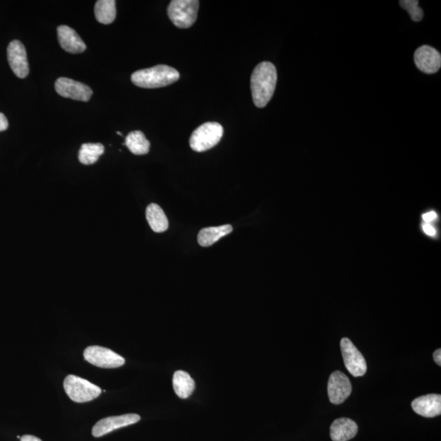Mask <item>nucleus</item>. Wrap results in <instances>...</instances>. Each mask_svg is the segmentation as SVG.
Masks as SVG:
<instances>
[{"mask_svg": "<svg viewBox=\"0 0 441 441\" xmlns=\"http://www.w3.org/2000/svg\"><path fill=\"white\" fill-rule=\"evenodd\" d=\"M277 71L272 63L263 62L255 67L251 76L252 101L259 108L268 104L275 93Z\"/></svg>", "mask_w": 441, "mask_h": 441, "instance_id": "f257e3e1", "label": "nucleus"}, {"mask_svg": "<svg viewBox=\"0 0 441 441\" xmlns=\"http://www.w3.org/2000/svg\"><path fill=\"white\" fill-rule=\"evenodd\" d=\"M180 78L179 72L166 65H158L140 70L131 76L132 84L143 88H158L168 86Z\"/></svg>", "mask_w": 441, "mask_h": 441, "instance_id": "f03ea898", "label": "nucleus"}, {"mask_svg": "<svg viewBox=\"0 0 441 441\" xmlns=\"http://www.w3.org/2000/svg\"><path fill=\"white\" fill-rule=\"evenodd\" d=\"M224 135V128L220 123L208 122L202 124L193 132L190 139V145L196 152H204L215 147Z\"/></svg>", "mask_w": 441, "mask_h": 441, "instance_id": "7ed1b4c3", "label": "nucleus"}, {"mask_svg": "<svg viewBox=\"0 0 441 441\" xmlns=\"http://www.w3.org/2000/svg\"><path fill=\"white\" fill-rule=\"evenodd\" d=\"M70 399L76 403H85L100 396L102 390L97 385L75 375H68L63 383Z\"/></svg>", "mask_w": 441, "mask_h": 441, "instance_id": "20e7f679", "label": "nucleus"}, {"mask_svg": "<svg viewBox=\"0 0 441 441\" xmlns=\"http://www.w3.org/2000/svg\"><path fill=\"white\" fill-rule=\"evenodd\" d=\"M199 6L197 0H173L168 7L169 18L175 27L189 28L195 23Z\"/></svg>", "mask_w": 441, "mask_h": 441, "instance_id": "39448f33", "label": "nucleus"}, {"mask_svg": "<svg viewBox=\"0 0 441 441\" xmlns=\"http://www.w3.org/2000/svg\"><path fill=\"white\" fill-rule=\"evenodd\" d=\"M85 361L97 367L105 369H114L121 367L126 363V359L110 349L99 346H90L84 350Z\"/></svg>", "mask_w": 441, "mask_h": 441, "instance_id": "423d86ee", "label": "nucleus"}, {"mask_svg": "<svg viewBox=\"0 0 441 441\" xmlns=\"http://www.w3.org/2000/svg\"><path fill=\"white\" fill-rule=\"evenodd\" d=\"M340 346L345 366L350 374L355 378L365 375L367 371L366 359L355 348L353 342L349 338L344 337L342 338Z\"/></svg>", "mask_w": 441, "mask_h": 441, "instance_id": "0eeeda50", "label": "nucleus"}, {"mask_svg": "<svg viewBox=\"0 0 441 441\" xmlns=\"http://www.w3.org/2000/svg\"><path fill=\"white\" fill-rule=\"evenodd\" d=\"M55 89L60 96L76 101L88 102L93 95V90L88 85L66 77L56 81Z\"/></svg>", "mask_w": 441, "mask_h": 441, "instance_id": "6e6552de", "label": "nucleus"}, {"mask_svg": "<svg viewBox=\"0 0 441 441\" xmlns=\"http://www.w3.org/2000/svg\"><path fill=\"white\" fill-rule=\"evenodd\" d=\"M352 391V383L348 377L340 371L333 372L328 383L329 398L331 403L333 405L344 403Z\"/></svg>", "mask_w": 441, "mask_h": 441, "instance_id": "1a4fd4ad", "label": "nucleus"}, {"mask_svg": "<svg viewBox=\"0 0 441 441\" xmlns=\"http://www.w3.org/2000/svg\"><path fill=\"white\" fill-rule=\"evenodd\" d=\"M141 417L139 414H128L121 416L108 417L98 421L93 427L92 433L94 438H101L110 432L124 427L139 422Z\"/></svg>", "mask_w": 441, "mask_h": 441, "instance_id": "9d476101", "label": "nucleus"}, {"mask_svg": "<svg viewBox=\"0 0 441 441\" xmlns=\"http://www.w3.org/2000/svg\"><path fill=\"white\" fill-rule=\"evenodd\" d=\"M7 52L8 63L12 71L19 78H25L29 69L27 51L23 43L19 40L12 41L8 47Z\"/></svg>", "mask_w": 441, "mask_h": 441, "instance_id": "9b49d317", "label": "nucleus"}, {"mask_svg": "<svg viewBox=\"0 0 441 441\" xmlns=\"http://www.w3.org/2000/svg\"><path fill=\"white\" fill-rule=\"evenodd\" d=\"M417 67L426 74H435L441 67V55L429 45H422L414 53Z\"/></svg>", "mask_w": 441, "mask_h": 441, "instance_id": "f8f14e48", "label": "nucleus"}, {"mask_svg": "<svg viewBox=\"0 0 441 441\" xmlns=\"http://www.w3.org/2000/svg\"><path fill=\"white\" fill-rule=\"evenodd\" d=\"M58 38L62 48L70 53H82L86 50V45L75 29L67 25L58 27Z\"/></svg>", "mask_w": 441, "mask_h": 441, "instance_id": "ddd939ff", "label": "nucleus"}, {"mask_svg": "<svg viewBox=\"0 0 441 441\" xmlns=\"http://www.w3.org/2000/svg\"><path fill=\"white\" fill-rule=\"evenodd\" d=\"M414 412L425 418H434L441 414V396L430 394L416 398L411 404Z\"/></svg>", "mask_w": 441, "mask_h": 441, "instance_id": "4468645a", "label": "nucleus"}, {"mask_svg": "<svg viewBox=\"0 0 441 441\" xmlns=\"http://www.w3.org/2000/svg\"><path fill=\"white\" fill-rule=\"evenodd\" d=\"M357 432V424L350 418L336 419L331 427V436L333 441H348L354 438Z\"/></svg>", "mask_w": 441, "mask_h": 441, "instance_id": "2eb2a0df", "label": "nucleus"}, {"mask_svg": "<svg viewBox=\"0 0 441 441\" xmlns=\"http://www.w3.org/2000/svg\"><path fill=\"white\" fill-rule=\"evenodd\" d=\"M233 230V226L224 225L213 226L201 230L198 235V242L202 247H209L217 242L222 237L229 235Z\"/></svg>", "mask_w": 441, "mask_h": 441, "instance_id": "dca6fc26", "label": "nucleus"}, {"mask_svg": "<svg viewBox=\"0 0 441 441\" xmlns=\"http://www.w3.org/2000/svg\"><path fill=\"white\" fill-rule=\"evenodd\" d=\"M173 385L175 393L181 399H187L195 388V383L193 379L188 372L178 370L174 372Z\"/></svg>", "mask_w": 441, "mask_h": 441, "instance_id": "f3484780", "label": "nucleus"}, {"mask_svg": "<svg viewBox=\"0 0 441 441\" xmlns=\"http://www.w3.org/2000/svg\"><path fill=\"white\" fill-rule=\"evenodd\" d=\"M151 228L156 233H165L169 228V220L164 211L156 204H151L145 212Z\"/></svg>", "mask_w": 441, "mask_h": 441, "instance_id": "a211bd4d", "label": "nucleus"}, {"mask_svg": "<svg viewBox=\"0 0 441 441\" xmlns=\"http://www.w3.org/2000/svg\"><path fill=\"white\" fill-rule=\"evenodd\" d=\"M117 2L114 0H98L94 8V14L98 23L109 25L117 18Z\"/></svg>", "mask_w": 441, "mask_h": 441, "instance_id": "6ab92c4d", "label": "nucleus"}, {"mask_svg": "<svg viewBox=\"0 0 441 441\" xmlns=\"http://www.w3.org/2000/svg\"><path fill=\"white\" fill-rule=\"evenodd\" d=\"M123 145H126L128 149L136 156L145 155L149 152L151 147L150 141L141 131H134L128 134Z\"/></svg>", "mask_w": 441, "mask_h": 441, "instance_id": "aec40b11", "label": "nucleus"}, {"mask_svg": "<svg viewBox=\"0 0 441 441\" xmlns=\"http://www.w3.org/2000/svg\"><path fill=\"white\" fill-rule=\"evenodd\" d=\"M104 152V145L101 143H84L79 152V160L85 165L95 164Z\"/></svg>", "mask_w": 441, "mask_h": 441, "instance_id": "412c9836", "label": "nucleus"}, {"mask_svg": "<svg viewBox=\"0 0 441 441\" xmlns=\"http://www.w3.org/2000/svg\"><path fill=\"white\" fill-rule=\"evenodd\" d=\"M400 5L409 12L411 19L420 21L423 19V11L418 7V0H401Z\"/></svg>", "mask_w": 441, "mask_h": 441, "instance_id": "4be33fe9", "label": "nucleus"}, {"mask_svg": "<svg viewBox=\"0 0 441 441\" xmlns=\"http://www.w3.org/2000/svg\"><path fill=\"white\" fill-rule=\"evenodd\" d=\"M8 128V121L5 115L0 113V132L5 131Z\"/></svg>", "mask_w": 441, "mask_h": 441, "instance_id": "5701e85b", "label": "nucleus"}, {"mask_svg": "<svg viewBox=\"0 0 441 441\" xmlns=\"http://www.w3.org/2000/svg\"><path fill=\"white\" fill-rule=\"evenodd\" d=\"M423 230L427 235L430 237H433L436 235V230L432 228L429 224H425L423 225Z\"/></svg>", "mask_w": 441, "mask_h": 441, "instance_id": "b1692460", "label": "nucleus"}, {"mask_svg": "<svg viewBox=\"0 0 441 441\" xmlns=\"http://www.w3.org/2000/svg\"><path fill=\"white\" fill-rule=\"evenodd\" d=\"M436 217H438V215H436V213L434 212L425 213L422 216L423 220L425 221L427 224H428V222L435 220Z\"/></svg>", "mask_w": 441, "mask_h": 441, "instance_id": "393cba45", "label": "nucleus"}, {"mask_svg": "<svg viewBox=\"0 0 441 441\" xmlns=\"http://www.w3.org/2000/svg\"><path fill=\"white\" fill-rule=\"evenodd\" d=\"M21 441H42L40 438H36V436L31 435H25L23 438H21Z\"/></svg>", "mask_w": 441, "mask_h": 441, "instance_id": "a878e982", "label": "nucleus"}, {"mask_svg": "<svg viewBox=\"0 0 441 441\" xmlns=\"http://www.w3.org/2000/svg\"><path fill=\"white\" fill-rule=\"evenodd\" d=\"M433 357H434L436 363H438L439 366H441V350L440 349L436 350L433 355Z\"/></svg>", "mask_w": 441, "mask_h": 441, "instance_id": "bb28decb", "label": "nucleus"}, {"mask_svg": "<svg viewBox=\"0 0 441 441\" xmlns=\"http://www.w3.org/2000/svg\"><path fill=\"white\" fill-rule=\"evenodd\" d=\"M117 134L119 136H123L122 132H117Z\"/></svg>", "mask_w": 441, "mask_h": 441, "instance_id": "cd10ccee", "label": "nucleus"}]
</instances>
